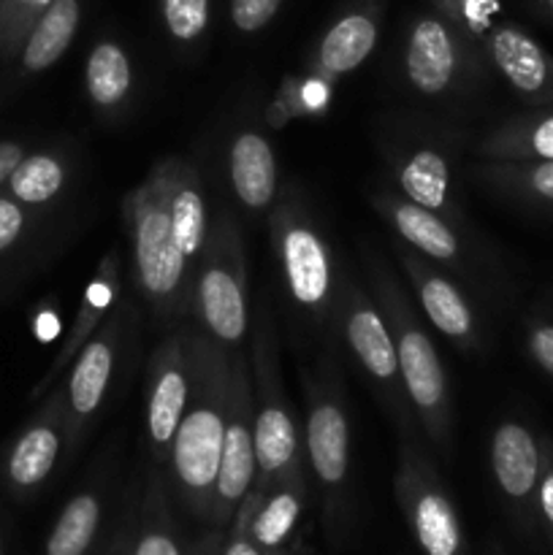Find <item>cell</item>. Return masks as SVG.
Segmentation results:
<instances>
[{
    "label": "cell",
    "mask_w": 553,
    "mask_h": 555,
    "mask_svg": "<svg viewBox=\"0 0 553 555\" xmlns=\"http://www.w3.org/2000/svg\"><path fill=\"white\" fill-rule=\"evenodd\" d=\"M125 222L133 244V266L141 296L163 320H177L193 307V260L179 249L168 217V160H163L128 198Z\"/></svg>",
    "instance_id": "2"
},
{
    "label": "cell",
    "mask_w": 553,
    "mask_h": 555,
    "mask_svg": "<svg viewBox=\"0 0 553 555\" xmlns=\"http://www.w3.org/2000/svg\"><path fill=\"white\" fill-rule=\"evenodd\" d=\"M399 188L404 198L423 209L442 211L448 206L450 168L437 150L412 152L399 168Z\"/></svg>",
    "instance_id": "28"
},
{
    "label": "cell",
    "mask_w": 553,
    "mask_h": 555,
    "mask_svg": "<svg viewBox=\"0 0 553 555\" xmlns=\"http://www.w3.org/2000/svg\"><path fill=\"white\" fill-rule=\"evenodd\" d=\"M193 307L206 336L222 347L242 345L247 336V271L244 249L231 215L217 217L209 231L193 282Z\"/></svg>",
    "instance_id": "4"
},
{
    "label": "cell",
    "mask_w": 553,
    "mask_h": 555,
    "mask_svg": "<svg viewBox=\"0 0 553 555\" xmlns=\"http://www.w3.org/2000/svg\"><path fill=\"white\" fill-rule=\"evenodd\" d=\"M396 496L423 553L464 555V537L455 507L415 444L401 450Z\"/></svg>",
    "instance_id": "9"
},
{
    "label": "cell",
    "mask_w": 553,
    "mask_h": 555,
    "mask_svg": "<svg viewBox=\"0 0 553 555\" xmlns=\"http://www.w3.org/2000/svg\"><path fill=\"white\" fill-rule=\"evenodd\" d=\"M60 455V426L54 421H41L22 434L9 459V477L14 486L33 488L49 477Z\"/></svg>",
    "instance_id": "27"
},
{
    "label": "cell",
    "mask_w": 553,
    "mask_h": 555,
    "mask_svg": "<svg viewBox=\"0 0 553 555\" xmlns=\"http://www.w3.org/2000/svg\"><path fill=\"white\" fill-rule=\"evenodd\" d=\"M211 545H215V537H211V540H206L204 545H201V551H204L201 555H209V547H211Z\"/></svg>",
    "instance_id": "41"
},
{
    "label": "cell",
    "mask_w": 553,
    "mask_h": 555,
    "mask_svg": "<svg viewBox=\"0 0 553 555\" xmlns=\"http://www.w3.org/2000/svg\"><path fill=\"white\" fill-rule=\"evenodd\" d=\"M529 356L535 358L537 366L553 377V325L551 323H537L529 328Z\"/></svg>",
    "instance_id": "36"
},
{
    "label": "cell",
    "mask_w": 553,
    "mask_h": 555,
    "mask_svg": "<svg viewBox=\"0 0 553 555\" xmlns=\"http://www.w3.org/2000/svg\"><path fill=\"white\" fill-rule=\"evenodd\" d=\"M87 95L98 108H114L128 98L133 85L130 57L117 41H101L87 57Z\"/></svg>",
    "instance_id": "25"
},
{
    "label": "cell",
    "mask_w": 553,
    "mask_h": 555,
    "mask_svg": "<svg viewBox=\"0 0 553 555\" xmlns=\"http://www.w3.org/2000/svg\"><path fill=\"white\" fill-rule=\"evenodd\" d=\"M119 336H123V314H114L81 347L79 358H76L74 369H70L68 390H65V399H68L65 412H68V431L74 442L85 431L87 423L92 421V415L101 410L103 399H106V390L112 385L114 363H117V350L123 345Z\"/></svg>",
    "instance_id": "12"
},
{
    "label": "cell",
    "mask_w": 553,
    "mask_h": 555,
    "mask_svg": "<svg viewBox=\"0 0 553 555\" xmlns=\"http://www.w3.org/2000/svg\"><path fill=\"white\" fill-rule=\"evenodd\" d=\"M540 3H542V9L553 16V0H540Z\"/></svg>",
    "instance_id": "42"
},
{
    "label": "cell",
    "mask_w": 553,
    "mask_h": 555,
    "mask_svg": "<svg viewBox=\"0 0 553 555\" xmlns=\"http://www.w3.org/2000/svg\"><path fill=\"white\" fill-rule=\"evenodd\" d=\"M455 27L470 33L472 38H483L491 27V16L497 14V0H437Z\"/></svg>",
    "instance_id": "34"
},
{
    "label": "cell",
    "mask_w": 553,
    "mask_h": 555,
    "mask_svg": "<svg viewBox=\"0 0 553 555\" xmlns=\"http://www.w3.org/2000/svg\"><path fill=\"white\" fill-rule=\"evenodd\" d=\"M22 163V146L11 144V141H3L0 144V184L14 173V168Z\"/></svg>",
    "instance_id": "39"
},
{
    "label": "cell",
    "mask_w": 553,
    "mask_h": 555,
    "mask_svg": "<svg viewBox=\"0 0 553 555\" xmlns=\"http://www.w3.org/2000/svg\"><path fill=\"white\" fill-rule=\"evenodd\" d=\"M461 63H464V47L453 22L426 14L412 25L404 68L415 90H421L423 95H439L453 85Z\"/></svg>",
    "instance_id": "14"
},
{
    "label": "cell",
    "mask_w": 553,
    "mask_h": 555,
    "mask_svg": "<svg viewBox=\"0 0 553 555\" xmlns=\"http://www.w3.org/2000/svg\"><path fill=\"white\" fill-rule=\"evenodd\" d=\"M190 396L188 334H173L152 352L146 372V434L157 459L171 455Z\"/></svg>",
    "instance_id": "10"
},
{
    "label": "cell",
    "mask_w": 553,
    "mask_h": 555,
    "mask_svg": "<svg viewBox=\"0 0 553 555\" xmlns=\"http://www.w3.org/2000/svg\"><path fill=\"white\" fill-rule=\"evenodd\" d=\"M304 507V475H293L287 480L276 482L260 499L258 509L249 524V534H253L255 545L260 551H274L282 542L291 537L296 529L298 518H301Z\"/></svg>",
    "instance_id": "24"
},
{
    "label": "cell",
    "mask_w": 553,
    "mask_h": 555,
    "mask_svg": "<svg viewBox=\"0 0 553 555\" xmlns=\"http://www.w3.org/2000/svg\"><path fill=\"white\" fill-rule=\"evenodd\" d=\"M228 173H231L233 193L247 209H269L276 195V160L263 135L244 130L231 141Z\"/></svg>",
    "instance_id": "18"
},
{
    "label": "cell",
    "mask_w": 553,
    "mask_h": 555,
    "mask_svg": "<svg viewBox=\"0 0 553 555\" xmlns=\"http://www.w3.org/2000/svg\"><path fill=\"white\" fill-rule=\"evenodd\" d=\"M117 293H119V260H117V253H108L106 258L98 263L95 274H92L90 285H87L85 301H81L79 314H76L74 328H70L60 356L54 358L52 374L47 377V383L54 377V374L63 372V369L70 363V358L79 356L81 347L98 334V325L103 323V318H106L108 307L114 304Z\"/></svg>",
    "instance_id": "22"
},
{
    "label": "cell",
    "mask_w": 553,
    "mask_h": 555,
    "mask_svg": "<svg viewBox=\"0 0 553 555\" xmlns=\"http://www.w3.org/2000/svg\"><path fill=\"white\" fill-rule=\"evenodd\" d=\"M282 0H231V22L242 33H258L280 11Z\"/></svg>",
    "instance_id": "35"
},
{
    "label": "cell",
    "mask_w": 553,
    "mask_h": 555,
    "mask_svg": "<svg viewBox=\"0 0 553 555\" xmlns=\"http://www.w3.org/2000/svg\"><path fill=\"white\" fill-rule=\"evenodd\" d=\"M493 68L531 106H553V54L515 25H491L480 38Z\"/></svg>",
    "instance_id": "11"
},
{
    "label": "cell",
    "mask_w": 553,
    "mask_h": 555,
    "mask_svg": "<svg viewBox=\"0 0 553 555\" xmlns=\"http://www.w3.org/2000/svg\"><path fill=\"white\" fill-rule=\"evenodd\" d=\"M258 475L255 464V390L242 361L231 363V388H228L226 434H222L220 469L215 482V504L211 518L226 524L239 513L253 480Z\"/></svg>",
    "instance_id": "8"
},
{
    "label": "cell",
    "mask_w": 553,
    "mask_h": 555,
    "mask_svg": "<svg viewBox=\"0 0 553 555\" xmlns=\"http://www.w3.org/2000/svg\"><path fill=\"white\" fill-rule=\"evenodd\" d=\"M101 524V499L95 493H79L65 504L47 542V555H85Z\"/></svg>",
    "instance_id": "29"
},
{
    "label": "cell",
    "mask_w": 553,
    "mask_h": 555,
    "mask_svg": "<svg viewBox=\"0 0 553 555\" xmlns=\"http://www.w3.org/2000/svg\"><path fill=\"white\" fill-rule=\"evenodd\" d=\"M22 228H25V215L20 206L9 198H0V253H5L20 238Z\"/></svg>",
    "instance_id": "38"
},
{
    "label": "cell",
    "mask_w": 553,
    "mask_h": 555,
    "mask_svg": "<svg viewBox=\"0 0 553 555\" xmlns=\"http://www.w3.org/2000/svg\"><path fill=\"white\" fill-rule=\"evenodd\" d=\"M133 555H182L177 537H173L171 518H168L166 493L160 486L152 488L150 499H146L144 529H141Z\"/></svg>",
    "instance_id": "31"
},
{
    "label": "cell",
    "mask_w": 553,
    "mask_h": 555,
    "mask_svg": "<svg viewBox=\"0 0 553 555\" xmlns=\"http://www.w3.org/2000/svg\"><path fill=\"white\" fill-rule=\"evenodd\" d=\"M52 0H0V41L3 47H20L30 36Z\"/></svg>",
    "instance_id": "33"
},
{
    "label": "cell",
    "mask_w": 553,
    "mask_h": 555,
    "mask_svg": "<svg viewBox=\"0 0 553 555\" xmlns=\"http://www.w3.org/2000/svg\"><path fill=\"white\" fill-rule=\"evenodd\" d=\"M483 160H553V106L507 119L475 146Z\"/></svg>",
    "instance_id": "19"
},
{
    "label": "cell",
    "mask_w": 553,
    "mask_h": 555,
    "mask_svg": "<svg viewBox=\"0 0 553 555\" xmlns=\"http://www.w3.org/2000/svg\"><path fill=\"white\" fill-rule=\"evenodd\" d=\"M63 182L65 168L52 155L22 157V163L9 177L11 193L25 201V204H47L49 198H54L63 190Z\"/></svg>",
    "instance_id": "30"
},
{
    "label": "cell",
    "mask_w": 553,
    "mask_h": 555,
    "mask_svg": "<svg viewBox=\"0 0 553 555\" xmlns=\"http://www.w3.org/2000/svg\"><path fill=\"white\" fill-rule=\"evenodd\" d=\"M188 358L190 396L168 459L184 504L201 518H211L233 358L228 347L204 334H188Z\"/></svg>",
    "instance_id": "1"
},
{
    "label": "cell",
    "mask_w": 553,
    "mask_h": 555,
    "mask_svg": "<svg viewBox=\"0 0 553 555\" xmlns=\"http://www.w3.org/2000/svg\"><path fill=\"white\" fill-rule=\"evenodd\" d=\"M377 36L380 27L372 11H350L329 27L320 41L314 65L325 76H342L347 70H356L374 52Z\"/></svg>",
    "instance_id": "21"
},
{
    "label": "cell",
    "mask_w": 553,
    "mask_h": 555,
    "mask_svg": "<svg viewBox=\"0 0 553 555\" xmlns=\"http://www.w3.org/2000/svg\"><path fill=\"white\" fill-rule=\"evenodd\" d=\"M491 469L504 496L515 504L529 502L542 475V444L518 421H504L491 439Z\"/></svg>",
    "instance_id": "16"
},
{
    "label": "cell",
    "mask_w": 553,
    "mask_h": 555,
    "mask_svg": "<svg viewBox=\"0 0 553 555\" xmlns=\"http://www.w3.org/2000/svg\"><path fill=\"white\" fill-rule=\"evenodd\" d=\"M369 282H372L374 301L388 323L394 336L396 356H399L401 379H404L407 399L410 406L421 417L428 439L437 444L442 453L450 448V399H448V377H445L442 361L437 356L432 336L417 320L415 309L407 301L404 291L396 282L394 271L377 258L369 255Z\"/></svg>",
    "instance_id": "3"
},
{
    "label": "cell",
    "mask_w": 553,
    "mask_h": 555,
    "mask_svg": "<svg viewBox=\"0 0 553 555\" xmlns=\"http://www.w3.org/2000/svg\"><path fill=\"white\" fill-rule=\"evenodd\" d=\"M81 22L79 0H52L43 11L41 20L33 25L30 36L22 43V65L25 70H47L65 54V49L74 41Z\"/></svg>",
    "instance_id": "23"
},
{
    "label": "cell",
    "mask_w": 553,
    "mask_h": 555,
    "mask_svg": "<svg viewBox=\"0 0 553 555\" xmlns=\"http://www.w3.org/2000/svg\"><path fill=\"white\" fill-rule=\"evenodd\" d=\"M255 464L258 486L271 488L301 472V442L280 379L274 331L269 318L255 336Z\"/></svg>",
    "instance_id": "5"
},
{
    "label": "cell",
    "mask_w": 553,
    "mask_h": 555,
    "mask_svg": "<svg viewBox=\"0 0 553 555\" xmlns=\"http://www.w3.org/2000/svg\"><path fill=\"white\" fill-rule=\"evenodd\" d=\"M537 507H540L542 520L553 531V444H542V475L537 486Z\"/></svg>",
    "instance_id": "37"
},
{
    "label": "cell",
    "mask_w": 553,
    "mask_h": 555,
    "mask_svg": "<svg viewBox=\"0 0 553 555\" xmlns=\"http://www.w3.org/2000/svg\"><path fill=\"white\" fill-rule=\"evenodd\" d=\"M374 204H377L380 215L396 228V233L407 244H412L417 253L434 260H445V263L459 260V236L437 211L423 209V206L412 204L410 198H396V195H377Z\"/></svg>",
    "instance_id": "17"
},
{
    "label": "cell",
    "mask_w": 553,
    "mask_h": 555,
    "mask_svg": "<svg viewBox=\"0 0 553 555\" xmlns=\"http://www.w3.org/2000/svg\"><path fill=\"white\" fill-rule=\"evenodd\" d=\"M54 334H57V320H54L52 314H43V318L38 320V336H41V339H52Z\"/></svg>",
    "instance_id": "40"
},
{
    "label": "cell",
    "mask_w": 553,
    "mask_h": 555,
    "mask_svg": "<svg viewBox=\"0 0 553 555\" xmlns=\"http://www.w3.org/2000/svg\"><path fill=\"white\" fill-rule=\"evenodd\" d=\"M160 14L177 41H195L209 25V0H160Z\"/></svg>",
    "instance_id": "32"
},
{
    "label": "cell",
    "mask_w": 553,
    "mask_h": 555,
    "mask_svg": "<svg viewBox=\"0 0 553 555\" xmlns=\"http://www.w3.org/2000/svg\"><path fill=\"white\" fill-rule=\"evenodd\" d=\"M307 455L325 491H339L350 469V426L342 401L320 383L309 385Z\"/></svg>",
    "instance_id": "13"
},
{
    "label": "cell",
    "mask_w": 553,
    "mask_h": 555,
    "mask_svg": "<svg viewBox=\"0 0 553 555\" xmlns=\"http://www.w3.org/2000/svg\"><path fill=\"white\" fill-rule=\"evenodd\" d=\"M401 266H404L407 276H410L412 287L417 293L423 312H426L428 323L439 331L442 336L453 339L461 347L477 345V320L466 298L461 296L459 287L439 274L437 269L426 263L417 255L399 253Z\"/></svg>",
    "instance_id": "15"
},
{
    "label": "cell",
    "mask_w": 553,
    "mask_h": 555,
    "mask_svg": "<svg viewBox=\"0 0 553 555\" xmlns=\"http://www.w3.org/2000/svg\"><path fill=\"white\" fill-rule=\"evenodd\" d=\"M477 177L515 198L553 204V160H488Z\"/></svg>",
    "instance_id": "26"
},
{
    "label": "cell",
    "mask_w": 553,
    "mask_h": 555,
    "mask_svg": "<svg viewBox=\"0 0 553 555\" xmlns=\"http://www.w3.org/2000/svg\"><path fill=\"white\" fill-rule=\"evenodd\" d=\"M168 217H171V231L179 249L195 263L204 253L206 236H209L206 204L195 168L177 157L168 160Z\"/></svg>",
    "instance_id": "20"
},
{
    "label": "cell",
    "mask_w": 553,
    "mask_h": 555,
    "mask_svg": "<svg viewBox=\"0 0 553 555\" xmlns=\"http://www.w3.org/2000/svg\"><path fill=\"white\" fill-rule=\"evenodd\" d=\"M336 304H339L347 347L356 356L358 366L369 374L374 388L383 393L385 404H388L390 415L396 417L401 431H410V399H407L404 379H401L394 336H390L377 301L358 282L347 280Z\"/></svg>",
    "instance_id": "7"
},
{
    "label": "cell",
    "mask_w": 553,
    "mask_h": 555,
    "mask_svg": "<svg viewBox=\"0 0 553 555\" xmlns=\"http://www.w3.org/2000/svg\"><path fill=\"white\" fill-rule=\"evenodd\" d=\"M269 225L291 298L309 314L325 320L334 309V260L329 244L293 195L271 211Z\"/></svg>",
    "instance_id": "6"
}]
</instances>
